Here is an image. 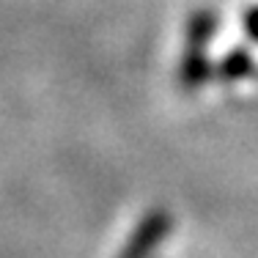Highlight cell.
<instances>
[{
    "instance_id": "cell-1",
    "label": "cell",
    "mask_w": 258,
    "mask_h": 258,
    "mask_svg": "<svg viewBox=\"0 0 258 258\" xmlns=\"http://www.w3.org/2000/svg\"><path fill=\"white\" fill-rule=\"evenodd\" d=\"M170 231V217L165 212H151L149 217H143V223L138 225V231L129 236L126 247L121 250L118 258H146L151 250L168 236Z\"/></svg>"
},
{
    "instance_id": "cell-2",
    "label": "cell",
    "mask_w": 258,
    "mask_h": 258,
    "mask_svg": "<svg viewBox=\"0 0 258 258\" xmlns=\"http://www.w3.org/2000/svg\"><path fill=\"white\" fill-rule=\"evenodd\" d=\"M250 72V58L244 52H233L228 60H225V66H223V75L233 80V77H242V75H247Z\"/></svg>"
},
{
    "instance_id": "cell-3",
    "label": "cell",
    "mask_w": 258,
    "mask_h": 258,
    "mask_svg": "<svg viewBox=\"0 0 258 258\" xmlns=\"http://www.w3.org/2000/svg\"><path fill=\"white\" fill-rule=\"evenodd\" d=\"M244 30L250 33V39L258 41V9H253L247 17H244Z\"/></svg>"
}]
</instances>
